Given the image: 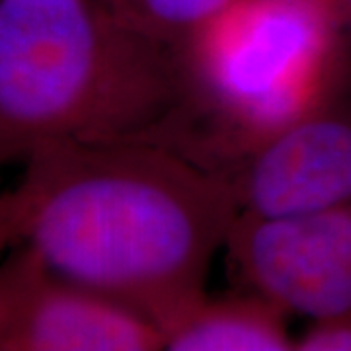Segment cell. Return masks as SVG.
<instances>
[{"mask_svg": "<svg viewBox=\"0 0 351 351\" xmlns=\"http://www.w3.org/2000/svg\"><path fill=\"white\" fill-rule=\"evenodd\" d=\"M108 2H112L113 6H115V8H117V10H121V12H123V8H121V2H119V0H108ZM125 14V12H123Z\"/></svg>", "mask_w": 351, "mask_h": 351, "instance_id": "cell-12", "label": "cell"}, {"mask_svg": "<svg viewBox=\"0 0 351 351\" xmlns=\"http://www.w3.org/2000/svg\"><path fill=\"white\" fill-rule=\"evenodd\" d=\"M240 215L285 219L351 203V115L320 110L226 170Z\"/></svg>", "mask_w": 351, "mask_h": 351, "instance_id": "cell-6", "label": "cell"}, {"mask_svg": "<svg viewBox=\"0 0 351 351\" xmlns=\"http://www.w3.org/2000/svg\"><path fill=\"white\" fill-rule=\"evenodd\" d=\"M20 237V199L16 188L0 191V262L18 244Z\"/></svg>", "mask_w": 351, "mask_h": 351, "instance_id": "cell-10", "label": "cell"}, {"mask_svg": "<svg viewBox=\"0 0 351 351\" xmlns=\"http://www.w3.org/2000/svg\"><path fill=\"white\" fill-rule=\"evenodd\" d=\"M289 313L254 289L188 304L162 328V351H295Z\"/></svg>", "mask_w": 351, "mask_h": 351, "instance_id": "cell-7", "label": "cell"}, {"mask_svg": "<svg viewBox=\"0 0 351 351\" xmlns=\"http://www.w3.org/2000/svg\"><path fill=\"white\" fill-rule=\"evenodd\" d=\"M0 351H162V332L16 244L0 262Z\"/></svg>", "mask_w": 351, "mask_h": 351, "instance_id": "cell-4", "label": "cell"}, {"mask_svg": "<svg viewBox=\"0 0 351 351\" xmlns=\"http://www.w3.org/2000/svg\"><path fill=\"white\" fill-rule=\"evenodd\" d=\"M350 39L322 8L293 0H230L182 39L186 100L164 145L205 125L189 156L237 164L285 127L330 108ZM217 168V166H215Z\"/></svg>", "mask_w": 351, "mask_h": 351, "instance_id": "cell-3", "label": "cell"}, {"mask_svg": "<svg viewBox=\"0 0 351 351\" xmlns=\"http://www.w3.org/2000/svg\"><path fill=\"white\" fill-rule=\"evenodd\" d=\"M123 12L152 34L180 43L230 0H119Z\"/></svg>", "mask_w": 351, "mask_h": 351, "instance_id": "cell-8", "label": "cell"}, {"mask_svg": "<svg viewBox=\"0 0 351 351\" xmlns=\"http://www.w3.org/2000/svg\"><path fill=\"white\" fill-rule=\"evenodd\" d=\"M295 351H351V313L313 318L295 338Z\"/></svg>", "mask_w": 351, "mask_h": 351, "instance_id": "cell-9", "label": "cell"}, {"mask_svg": "<svg viewBox=\"0 0 351 351\" xmlns=\"http://www.w3.org/2000/svg\"><path fill=\"white\" fill-rule=\"evenodd\" d=\"M226 250L244 287L289 314L351 313V203L285 219L239 215Z\"/></svg>", "mask_w": 351, "mask_h": 351, "instance_id": "cell-5", "label": "cell"}, {"mask_svg": "<svg viewBox=\"0 0 351 351\" xmlns=\"http://www.w3.org/2000/svg\"><path fill=\"white\" fill-rule=\"evenodd\" d=\"M20 237L63 279L162 328L205 295L239 219L234 182L152 141H61L22 160Z\"/></svg>", "mask_w": 351, "mask_h": 351, "instance_id": "cell-1", "label": "cell"}, {"mask_svg": "<svg viewBox=\"0 0 351 351\" xmlns=\"http://www.w3.org/2000/svg\"><path fill=\"white\" fill-rule=\"evenodd\" d=\"M293 2H304L322 8L332 16V20L346 34V38L351 39V0H293Z\"/></svg>", "mask_w": 351, "mask_h": 351, "instance_id": "cell-11", "label": "cell"}, {"mask_svg": "<svg viewBox=\"0 0 351 351\" xmlns=\"http://www.w3.org/2000/svg\"><path fill=\"white\" fill-rule=\"evenodd\" d=\"M186 100L180 45L108 0H0V168L61 141L162 143Z\"/></svg>", "mask_w": 351, "mask_h": 351, "instance_id": "cell-2", "label": "cell"}]
</instances>
